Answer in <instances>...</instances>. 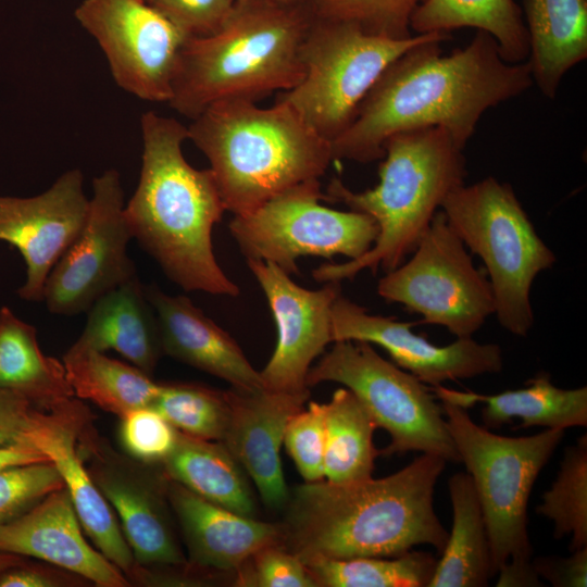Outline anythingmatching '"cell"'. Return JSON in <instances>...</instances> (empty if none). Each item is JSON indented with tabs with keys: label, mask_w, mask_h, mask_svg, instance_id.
Here are the masks:
<instances>
[{
	"label": "cell",
	"mask_w": 587,
	"mask_h": 587,
	"mask_svg": "<svg viewBox=\"0 0 587 587\" xmlns=\"http://www.w3.org/2000/svg\"><path fill=\"white\" fill-rule=\"evenodd\" d=\"M450 38L416 45L384 70L332 141L334 160L383 159L389 137L427 127L445 129L463 149L486 110L533 85L528 62H507L489 34L477 30L466 47L444 54L440 43Z\"/></svg>",
	"instance_id": "obj_1"
},
{
	"label": "cell",
	"mask_w": 587,
	"mask_h": 587,
	"mask_svg": "<svg viewBox=\"0 0 587 587\" xmlns=\"http://www.w3.org/2000/svg\"><path fill=\"white\" fill-rule=\"evenodd\" d=\"M446 463L422 453L386 477L297 486L285 505L282 546L303 563L395 558L420 545L441 553L449 532L435 512L434 491Z\"/></svg>",
	"instance_id": "obj_2"
},
{
	"label": "cell",
	"mask_w": 587,
	"mask_h": 587,
	"mask_svg": "<svg viewBox=\"0 0 587 587\" xmlns=\"http://www.w3.org/2000/svg\"><path fill=\"white\" fill-rule=\"evenodd\" d=\"M140 129L139 180L124 207L133 238L184 290L238 296L212 246L213 227L226 210L211 170L195 168L184 157L188 127L148 111Z\"/></svg>",
	"instance_id": "obj_3"
},
{
	"label": "cell",
	"mask_w": 587,
	"mask_h": 587,
	"mask_svg": "<svg viewBox=\"0 0 587 587\" xmlns=\"http://www.w3.org/2000/svg\"><path fill=\"white\" fill-rule=\"evenodd\" d=\"M314 17L313 2L235 0L216 33L185 41L167 103L193 120L218 101L257 102L294 88Z\"/></svg>",
	"instance_id": "obj_4"
},
{
	"label": "cell",
	"mask_w": 587,
	"mask_h": 587,
	"mask_svg": "<svg viewBox=\"0 0 587 587\" xmlns=\"http://www.w3.org/2000/svg\"><path fill=\"white\" fill-rule=\"evenodd\" d=\"M188 126L189 140L210 163L226 211L247 215L279 193L320 179L332 161V145L288 103L260 108L223 100Z\"/></svg>",
	"instance_id": "obj_5"
},
{
	"label": "cell",
	"mask_w": 587,
	"mask_h": 587,
	"mask_svg": "<svg viewBox=\"0 0 587 587\" xmlns=\"http://www.w3.org/2000/svg\"><path fill=\"white\" fill-rule=\"evenodd\" d=\"M384 150L374 188L353 191L333 178L324 193L325 201L342 203L376 222L374 245L358 259L321 264L312 271L316 282L352 279L364 270H395L414 251L448 195L464 184L463 149L440 127L395 134Z\"/></svg>",
	"instance_id": "obj_6"
},
{
	"label": "cell",
	"mask_w": 587,
	"mask_h": 587,
	"mask_svg": "<svg viewBox=\"0 0 587 587\" xmlns=\"http://www.w3.org/2000/svg\"><path fill=\"white\" fill-rule=\"evenodd\" d=\"M441 211L466 249L483 260L500 325L513 335L527 336L534 325L533 283L557 257L537 234L512 187L495 177L463 184L448 195Z\"/></svg>",
	"instance_id": "obj_7"
},
{
	"label": "cell",
	"mask_w": 587,
	"mask_h": 587,
	"mask_svg": "<svg viewBox=\"0 0 587 587\" xmlns=\"http://www.w3.org/2000/svg\"><path fill=\"white\" fill-rule=\"evenodd\" d=\"M441 407L483 510L495 574L508 561L532 560L528 499L565 429L507 437L477 425L462 407L447 401H441Z\"/></svg>",
	"instance_id": "obj_8"
},
{
	"label": "cell",
	"mask_w": 587,
	"mask_h": 587,
	"mask_svg": "<svg viewBox=\"0 0 587 587\" xmlns=\"http://www.w3.org/2000/svg\"><path fill=\"white\" fill-rule=\"evenodd\" d=\"M440 37L451 35L427 33L391 39L369 34L350 22L315 15L302 48L304 75L276 100L290 104L332 143L352 123L361 102L394 60Z\"/></svg>",
	"instance_id": "obj_9"
},
{
	"label": "cell",
	"mask_w": 587,
	"mask_h": 587,
	"mask_svg": "<svg viewBox=\"0 0 587 587\" xmlns=\"http://www.w3.org/2000/svg\"><path fill=\"white\" fill-rule=\"evenodd\" d=\"M324 382L348 388L377 427L389 434L390 444L380 454L417 451L440 457L446 462H461L442 407L430 388L382 358L371 344L335 341L307 375L309 388Z\"/></svg>",
	"instance_id": "obj_10"
},
{
	"label": "cell",
	"mask_w": 587,
	"mask_h": 587,
	"mask_svg": "<svg viewBox=\"0 0 587 587\" xmlns=\"http://www.w3.org/2000/svg\"><path fill=\"white\" fill-rule=\"evenodd\" d=\"M320 179L295 186L247 215L234 216L228 228L246 260L272 263L297 274V260L315 255L332 260L362 257L374 245L378 226L367 214L321 204Z\"/></svg>",
	"instance_id": "obj_11"
},
{
	"label": "cell",
	"mask_w": 587,
	"mask_h": 587,
	"mask_svg": "<svg viewBox=\"0 0 587 587\" xmlns=\"http://www.w3.org/2000/svg\"><path fill=\"white\" fill-rule=\"evenodd\" d=\"M412 253L378 280V296L420 314L421 323L472 337L495 313L494 294L486 271L474 265L441 210Z\"/></svg>",
	"instance_id": "obj_12"
},
{
	"label": "cell",
	"mask_w": 587,
	"mask_h": 587,
	"mask_svg": "<svg viewBox=\"0 0 587 587\" xmlns=\"http://www.w3.org/2000/svg\"><path fill=\"white\" fill-rule=\"evenodd\" d=\"M124 207L116 170H107L93 178L86 222L47 277L43 302L49 312H87L101 296L136 277L127 254L133 236Z\"/></svg>",
	"instance_id": "obj_13"
},
{
	"label": "cell",
	"mask_w": 587,
	"mask_h": 587,
	"mask_svg": "<svg viewBox=\"0 0 587 587\" xmlns=\"http://www.w3.org/2000/svg\"><path fill=\"white\" fill-rule=\"evenodd\" d=\"M77 446L91 479L118 516L136 564L187 563L175 530L168 477L161 465L116 452L92 425L79 434Z\"/></svg>",
	"instance_id": "obj_14"
},
{
	"label": "cell",
	"mask_w": 587,
	"mask_h": 587,
	"mask_svg": "<svg viewBox=\"0 0 587 587\" xmlns=\"http://www.w3.org/2000/svg\"><path fill=\"white\" fill-rule=\"evenodd\" d=\"M74 15L101 48L117 86L145 101H170L188 38L160 11L142 0H84Z\"/></svg>",
	"instance_id": "obj_15"
},
{
	"label": "cell",
	"mask_w": 587,
	"mask_h": 587,
	"mask_svg": "<svg viewBox=\"0 0 587 587\" xmlns=\"http://www.w3.org/2000/svg\"><path fill=\"white\" fill-rule=\"evenodd\" d=\"M247 264L264 292L277 330L274 352L260 372L263 388L308 394L311 364L333 342L332 305L341 292L340 282L310 290L272 263L247 260Z\"/></svg>",
	"instance_id": "obj_16"
},
{
	"label": "cell",
	"mask_w": 587,
	"mask_h": 587,
	"mask_svg": "<svg viewBox=\"0 0 587 587\" xmlns=\"http://www.w3.org/2000/svg\"><path fill=\"white\" fill-rule=\"evenodd\" d=\"M415 324L370 314L341 292L332 305L333 342L355 340L377 345L387 351L396 365L430 387L502 370V352L498 345L480 344L467 337L437 346L413 333Z\"/></svg>",
	"instance_id": "obj_17"
},
{
	"label": "cell",
	"mask_w": 587,
	"mask_h": 587,
	"mask_svg": "<svg viewBox=\"0 0 587 587\" xmlns=\"http://www.w3.org/2000/svg\"><path fill=\"white\" fill-rule=\"evenodd\" d=\"M89 210L84 175L73 168L29 198L0 196V241L14 247L26 265L18 296L43 302L47 277L80 233Z\"/></svg>",
	"instance_id": "obj_18"
},
{
	"label": "cell",
	"mask_w": 587,
	"mask_h": 587,
	"mask_svg": "<svg viewBox=\"0 0 587 587\" xmlns=\"http://www.w3.org/2000/svg\"><path fill=\"white\" fill-rule=\"evenodd\" d=\"M229 417L222 442L251 477L264 504L282 509L289 499L280 447L290 417L300 411L308 394H286L267 389L254 391L229 388Z\"/></svg>",
	"instance_id": "obj_19"
},
{
	"label": "cell",
	"mask_w": 587,
	"mask_h": 587,
	"mask_svg": "<svg viewBox=\"0 0 587 587\" xmlns=\"http://www.w3.org/2000/svg\"><path fill=\"white\" fill-rule=\"evenodd\" d=\"M0 551L39 559L98 587L130 586L124 573L85 539L65 486L1 524Z\"/></svg>",
	"instance_id": "obj_20"
},
{
	"label": "cell",
	"mask_w": 587,
	"mask_h": 587,
	"mask_svg": "<svg viewBox=\"0 0 587 587\" xmlns=\"http://www.w3.org/2000/svg\"><path fill=\"white\" fill-rule=\"evenodd\" d=\"M168 500L187 547V561L208 571H236L259 550L282 545V524L212 503L168 478Z\"/></svg>",
	"instance_id": "obj_21"
},
{
	"label": "cell",
	"mask_w": 587,
	"mask_h": 587,
	"mask_svg": "<svg viewBox=\"0 0 587 587\" xmlns=\"http://www.w3.org/2000/svg\"><path fill=\"white\" fill-rule=\"evenodd\" d=\"M159 324L163 353L226 380L232 388H263L260 372L235 339L183 295L171 296L157 285L145 287Z\"/></svg>",
	"instance_id": "obj_22"
},
{
	"label": "cell",
	"mask_w": 587,
	"mask_h": 587,
	"mask_svg": "<svg viewBox=\"0 0 587 587\" xmlns=\"http://www.w3.org/2000/svg\"><path fill=\"white\" fill-rule=\"evenodd\" d=\"M88 420L62 421L36 432L29 444L37 447L59 470L82 528L110 562L124 575L136 565L112 507L91 479L79 453L77 439Z\"/></svg>",
	"instance_id": "obj_23"
},
{
	"label": "cell",
	"mask_w": 587,
	"mask_h": 587,
	"mask_svg": "<svg viewBox=\"0 0 587 587\" xmlns=\"http://www.w3.org/2000/svg\"><path fill=\"white\" fill-rule=\"evenodd\" d=\"M87 312L85 327L72 347L114 350L152 376L163 351L155 312L137 276L101 296Z\"/></svg>",
	"instance_id": "obj_24"
},
{
	"label": "cell",
	"mask_w": 587,
	"mask_h": 587,
	"mask_svg": "<svg viewBox=\"0 0 587 587\" xmlns=\"http://www.w3.org/2000/svg\"><path fill=\"white\" fill-rule=\"evenodd\" d=\"M524 388L496 395L458 391L444 385L430 387L440 401L464 409L483 403L482 420L486 428H499L513 419L520 427L544 426L566 429L587 425V388L563 389L552 384L549 373L540 372Z\"/></svg>",
	"instance_id": "obj_25"
},
{
	"label": "cell",
	"mask_w": 587,
	"mask_h": 587,
	"mask_svg": "<svg viewBox=\"0 0 587 587\" xmlns=\"http://www.w3.org/2000/svg\"><path fill=\"white\" fill-rule=\"evenodd\" d=\"M533 82L554 98L564 74L587 58V0H524Z\"/></svg>",
	"instance_id": "obj_26"
},
{
	"label": "cell",
	"mask_w": 587,
	"mask_h": 587,
	"mask_svg": "<svg viewBox=\"0 0 587 587\" xmlns=\"http://www.w3.org/2000/svg\"><path fill=\"white\" fill-rule=\"evenodd\" d=\"M0 388L48 412L63 409L75 397L63 363L41 351L36 328L8 307L0 309Z\"/></svg>",
	"instance_id": "obj_27"
},
{
	"label": "cell",
	"mask_w": 587,
	"mask_h": 587,
	"mask_svg": "<svg viewBox=\"0 0 587 587\" xmlns=\"http://www.w3.org/2000/svg\"><path fill=\"white\" fill-rule=\"evenodd\" d=\"M160 465L170 479L199 497L253 516L254 501L246 472L222 441L178 432L174 449Z\"/></svg>",
	"instance_id": "obj_28"
},
{
	"label": "cell",
	"mask_w": 587,
	"mask_h": 587,
	"mask_svg": "<svg viewBox=\"0 0 587 587\" xmlns=\"http://www.w3.org/2000/svg\"><path fill=\"white\" fill-rule=\"evenodd\" d=\"M452 528L427 587H484L495 575L483 510L467 473L449 478Z\"/></svg>",
	"instance_id": "obj_29"
},
{
	"label": "cell",
	"mask_w": 587,
	"mask_h": 587,
	"mask_svg": "<svg viewBox=\"0 0 587 587\" xmlns=\"http://www.w3.org/2000/svg\"><path fill=\"white\" fill-rule=\"evenodd\" d=\"M460 27L489 34L509 63H521L528 58V33L513 0H424L410 22L416 34H450Z\"/></svg>",
	"instance_id": "obj_30"
},
{
	"label": "cell",
	"mask_w": 587,
	"mask_h": 587,
	"mask_svg": "<svg viewBox=\"0 0 587 587\" xmlns=\"http://www.w3.org/2000/svg\"><path fill=\"white\" fill-rule=\"evenodd\" d=\"M74 396L93 402L120 419L150 407L160 383L136 367L95 350L71 347L62 361Z\"/></svg>",
	"instance_id": "obj_31"
},
{
	"label": "cell",
	"mask_w": 587,
	"mask_h": 587,
	"mask_svg": "<svg viewBox=\"0 0 587 587\" xmlns=\"http://www.w3.org/2000/svg\"><path fill=\"white\" fill-rule=\"evenodd\" d=\"M378 428L358 398L346 387L325 403L324 476L333 483L372 477L380 454L373 442Z\"/></svg>",
	"instance_id": "obj_32"
},
{
	"label": "cell",
	"mask_w": 587,
	"mask_h": 587,
	"mask_svg": "<svg viewBox=\"0 0 587 587\" xmlns=\"http://www.w3.org/2000/svg\"><path fill=\"white\" fill-rule=\"evenodd\" d=\"M303 564L316 587H427L437 559L411 550L395 558L319 559Z\"/></svg>",
	"instance_id": "obj_33"
},
{
	"label": "cell",
	"mask_w": 587,
	"mask_h": 587,
	"mask_svg": "<svg viewBox=\"0 0 587 587\" xmlns=\"http://www.w3.org/2000/svg\"><path fill=\"white\" fill-rule=\"evenodd\" d=\"M536 512L553 523V536H571L570 550L587 547V436L569 446L557 478Z\"/></svg>",
	"instance_id": "obj_34"
},
{
	"label": "cell",
	"mask_w": 587,
	"mask_h": 587,
	"mask_svg": "<svg viewBox=\"0 0 587 587\" xmlns=\"http://www.w3.org/2000/svg\"><path fill=\"white\" fill-rule=\"evenodd\" d=\"M150 407L180 433L223 440L229 417L226 390L195 383H160Z\"/></svg>",
	"instance_id": "obj_35"
},
{
	"label": "cell",
	"mask_w": 587,
	"mask_h": 587,
	"mask_svg": "<svg viewBox=\"0 0 587 587\" xmlns=\"http://www.w3.org/2000/svg\"><path fill=\"white\" fill-rule=\"evenodd\" d=\"M424 0H315L319 17L350 22L364 32L391 39L411 37L410 22Z\"/></svg>",
	"instance_id": "obj_36"
},
{
	"label": "cell",
	"mask_w": 587,
	"mask_h": 587,
	"mask_svg": "<svg viewBox=\"0 0 587 587\" xmlns=\"http://www.w3.org/2000/svg\"><path fill=\"white\" fill-rule=\"evenodd\" d=\"M64 480L51 462L11 466L0 470V525L24 514Z\"/></svg>",
	"instance_id": "obj_37"
},
{
	"label": "cell",
	"mask_w": 587,
	"mask_h": 587,
	"mask_svg": "<svg viewBox=\"0 0 587 587\" xmlns=\"http://www.w3.org/2000/svg\"><path fill=\"white\" fill-rule=\"evenodd\" d=\"M283 444L304 482L325 479V403L310 401L287 423Z\"/></svg>",
	"instance_id": "obj_38"
},
{
	"label": "cell",
	"mask_w": 587,
	"mask_h": 587,
	"mask_svg": "<svg viewBox=\"0 0 587 587\" xmlns=\"http://www.w3.org/2000/svg\"><path fill=\"white\" fill-rule=\"evenodd\" d=\"M120 420V440L127 455L160 464L174 449L178 430L153 408L132 410Z\"/></svg>",
	"instance_id": "obj_39"
},
{
	"label": "cell",
	"mask_w": 587,
	"mask_h": 587,
	"mask_svg": "<svg viewBox=\"0 0 587 587\" xmlns=\"http://www.w3.org/2000/svg\"><path fill=\"white\" fill-rule=\"evenodd\" d=\"M235 572L241 587H316L303 562L282 545L259 550Z\"/></svg>",
	"instance_id": "obj_40"
},
{
	"label": "cell",
	"mask_w": 587,
	"mask_h": 587,
	"mask_svg": "<svg viewBox=\"0 0 587 587\" xmlns=\"http://www.w3.org/2000/svg\"><path fill=\"white\" fill-rule=\"evenodd\" d=\"M84 410L83 404L73 400L61 410L48 412L34 405L21 394L0 388V447L29 444L36 432L50 424L76 417Z\"/></svg>",
	"instance_id": "obj_41"
},
{
	"label": "cell",
	"mask_w": 587,
	"mask_h": 587,
	"mask_svg": "<svg viewBox=\"0 0 587 587\" xmlns=\"http://www.w3.org/2000/svg\"><path fill=\"white\" fill-rule=\"evenodd\" d=\"M235 0H152V4L187 38L216 33L227 20Z\"/></svg>",
	"instance_id": "obj_42"
},
{
	"label": "cell",
	"mask_w": 587,
	"mask_h": 587,
	"mask_svg": "<svg viewBox=\"0 0 587 587\" xmlns=\"http://www.w3.org/2000/svg\"><path fill=\"white\" fill-rule=\"evenodd\" d=\"M91 583L62 567L29 565L24 561L0 573V587H78Z\"/></svg>",
	"instance_id": "obj_43"
},
{
	"label": "cell",
	"mask_w": 587,
	"mask_h": 587,
	"mask_svg": "<svg viewBox=\"0 0 587 587\" xmlns=\"http://www.w3.org/2000/svg\"><path fill=\"white\" fill-rule=\"evenodd\" d=\"M572 552L567 558H536L532 563L538 576L554 587H586L587 547Z\"/></svg>",
	"instance_id": "obj_44"
},
{
	"label": "cell",
	"mask_w": 587,
	"mask_h": 587,
	"mask_svg": "<svg viewBox=\"0 0 587 587\" xmlns=\"http://www.w3.org/2000/svg\"><path fill=\"white\" fill-rule=\"evenodd\" d=\"M498 587H538L542 586L541 579L536 573L532 560L508 561L498 572Z\"/></svg>",
	"instance_id": "obj_45"
},
{
	"label": "cell",
	"mask_w": 587,
	"mask_h": 587,
	"mask_svg": "<svg viewBox=\"0 0 587 587\" xmlns=\"http://www.w3.org/2000/svg\"><path fill=\"white\" fill-rule=\"evenodd\" d=\"M48 461L49 457L34 445L15 444L0 447V470Z\"/></svg>",
	"instance_id": "obj_46"
},
{
	"label": "cell",
	"mask_w": 587,
	"mask_h": 587,
	"mask_svg": "<svg viewBox=\"0 0 587 587\" xmlns=\"http://www.w3.org/2000/svg\"><path fill=\"white\" fill-rule=\"evenodd\" d=\"M21 562H23L21 555L0 551V573Z\"/></svg>",
	"instance_id": "obj_47"
},
{
	"label": "cell",
	"mask_w": 587,
	"mask_h": 587,
	"mask_svg": "<svg viewBox=\"0 0 587 587\" xmlns=\"http://www.w3.org/2000/svg\"><path fill=\"white\" fill-rule=\"evenodd\" d=\"M280 1L292 2V3H310V2H314L315 0H280Z\"/></svg>",
	"instance_id": "obj_48"
},
{
	"label": "cell",
	"mask_w": 587,
	"mask_h": 587,
	"mask_svg": "<svg viewBox=\"0 0 587 587\" xmlns=\"http://www.w3.org/2000/svg\"><path fill=\"white\" fill-rule=\"evenodd\" d=\"M142 1L150 3L152 0H142Z\"/></svg>",
	"instance_id": "obj_49"
}]
</instances>
